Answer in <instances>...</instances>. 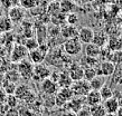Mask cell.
Listing matches in <instances>:
<instances>
[{
	"label": "cell",
	"mask_w": 122,
	"mask_h": 116,
	"mask_svg": "<svg viewBox=\"0 0 122 116\" xmlns=\"http://www.w3.org/2000/svg\"><path fill=\"white\" fill-rule=\"evenodd\" d=\"M17 71L24 80H31L34 77V64L26 58L17 64Z\"/></svg>",
	"instance_id": "2"
},
{
	"label": "cell",
	"mask_w": 122,
	"mask_h": 116,
	"mask_svg": "<svg viewBox=\"0 0 122 116\" xmlns=\"http://www.w3.org/2000/svg\"><path fill=\"white\" fill-rule=\"evenodd\" d=\"M26 9H24L20 6H12L8 10V18L10 19L12 23H21L26 16Z\"/></svg>",
	"instance_id": "6"
},
{
	"label": "cell",
	"mask_w": 122,
	"mask_h": 116,
	"mask_svg": "<svg viewBox=\"0 0 122 116\" xmlns=\"http://www.w3.org/2000/svg\"><path fill=\"white\" fill-rule=\"evenodd\" d=\"M57 94L59 96H62L66 102H70L72 98L74 97V93H73V90H72L71 87L70 88H59Z\"/></svg>",
	"instance_id": "30"
},
{
	"label": "cell",
	"mask_w": 122,
	"mask_h": 116,
	"mask_svg": "<svg viewBox=\"0 0 122 116\" xmlns=\"http://www.w3.org/2000/svg\"><path fill=\"white\" fill-rule=\"evenodd\" d=\"M16 83H12V82H9L7 79H4L2 83H1V87L4 88V90L6 92L7 95H12L15 93V89H16Z\"/></svg>",
	"instance_id": "27"
},
{
	"label": "cell",
	"mask_w": 122,
	"mask_h": 116,
	"mask_svg": "<svg viewBox=\"0 0 122 116\" xmlns=\"http://www.w3.org/2000/svg\"><path fill=\"white\" fill-rule=\"evenodd\" d=\"M5 79H7L9 82H12V83H17L20 79V76H19L18 71L17 70H9L6 73L5 75Z\"/></svg>",
	"instance_id": "35"
},
{
	"label": "cell",
	"mask_w": 122,
	"mask_h": 116,
	"mask_svg": "<svg viewBox=\"0 0 122 116\" xmlns=\"http://www.w3.org/2000/svg\"><path fill=\"white\" fill-rule=\"evenodd\" d=\"M78 28L73 25H64L61 27V37L64 40L66 39H72V38H77Z\"/></svg>",
	"instance_id": "12"
},
{
	"label": "cell",
	"mask_w": 122,
	"mask_h": 116,
	"mask_svg": "<svg viewBox=\"0 0 122 116\" xmlns=\"http://www.w3.org/2000/svg\"><path fill=\"white\" fill-rule=\"evenodd\" d=\"M62 116H63V115H62Z\"/></svg>",
	"instance_id": "46"
},
{
	"label": "cell",
	"mask_w": 122,
	"mask_h": 116,
	"mask_svg": "<svg viewBox=\"0 0 122 116\" xmlns=\"http://www.w3.org/2000/svg\"><path fill=\"white\" fill-rule=\"evenodd\" d=\"M76 116H92L91 113H90V109L87 106H84L82 109H80L77 113H76Z\"/></svg>",
	"instance_id": "38"
},
{
	"label": "cell",
	"mask_w": 122,
	"mask_h": 116,
	"mask_svg": "<svg viewBox=\"0 0 122 116\" xmlns=\"http://www.w3.org/2000/svg\"><path fill=\"white\" fill-rule=\"evenodd\" d=\"M71 88L74 93V96H81V97H85L86 94L91 90L90 83L85 79H80V80L73 82Z\"/></svg>",
	"instance_id": "5"
},
{
	"label": "cell",
	"mask_w": 122,
	"mask_h": 116,
	"mask_svg": "<svg viewBox=\"0 0 122 116\" xmlns=\"http://www.w3.org/2000/svg\"><path fill=\"white\" fill-rule=\"evenodd\" d=\"M107 39H109V36H107V32H104V31H102V30H99V31L94 32L92 42L94 44V45L99 46L100 48H104V47L107 46Z\"/></svg>",
	"instance_id": "18"
},
{
	"label": "cell",
	"mask_w": 122,
	"mask_h": 116,
	"mask_svg": "<svg viewBox=\"0 0 122 116\" xmlns=\"http://www.w3.org/2000/svg\"><path fill=\"white\" fill-rule=\"evenodd\" d=\"M78 2H81V4H86V2H89L91 0H77Z\"/></svg>",
	"instance_id": "43"
},
{
	"label": "cell",
	"mask_w": 122,
	"mask_h": 116,
	"mask_svg": "<svg viewBox=\"0 0 122 116\" xmlns=\"http://www.w3.org/2000/svg\"><path fill=\"white\" fill-rule=\"evenodd\" d=\"M4 116H19L17 108H8Z\"/></svg>",
	"instance_id": "39"
},
{
	"label": "cell",
	"mask_w": 122,
	"mask_h": 116,
	"mask_svg": "<svg viewBox=\"0 0 122 116\" xmlns=\"http://www.w3.org/2000/svg\"><path fill=\"white\" fill-rule=\"evenodd\" d=\"M6 98H7V94H6V92L4 90V88H2L1 85H0V104H5Z\"/></svg>",
	"instance_id": "40"
},
{
	"label": "cell",
	"mask_w": 122,
	"mask_h": 116,
	"mask_svg": "<svg viewBox=\"0 0 122 116\" xmlns=\"http://www.w3.org/2000/svg\"><path fill=\"white\" fill-rule=\"evenodd\" d=\"M115 115L117 116H122V106H119L118 111L115 112Z\"/></svg>",
	"instance_id": "42"
},
{
	"label": "cell",
	"mask_w": 122,
	"mask_h": 116,
	"mask_svg": "<svg viewBox=\"0 0 122 116\" xmlns=\"http://www.w3.org/2000/svg\"><path fill=\"white\" fill-rule=\"evenodd\" d=\"M59 7H61V11L67 15V14L74 11L76 5L73 0H62V1H59Z\"/></svg>",
	"instance_id": "23"
},
{
	"label": "cell",
	"mask_w": 122,
	"mask_h": 116,
	"mask_svg": "<svg viewBox=\"0 0 122 116\" xmlns=\"http://www.w3.org/2000/svg\"><path fill=\"white\" fill-rule=\"evenodd\" d=\"M85 99V105L86 106H93V105H97V104H101L102 103V98H101V95H100V92L99 90H94V89H91L89 93L86 94V96L84 97Z\"/></svg>",
	"instance_id": "15"
},
{
	"label": "cell",
	"mask_w": 122,
	"mask_h": 116,
	"mask_svg": "<svg viewBox=\"0 0 122 116\" xmlns=\"http://www.w3.org/2000/svg\"><path fill=\"white\" fill-rule=\"evenodd\" d=\"M51 23H52V25L57 27L64 26L66 23V14L59 11L57 14H55V15H53L51 17Z\"/></svg>",
	"instance_id": "22"
},
{
	"label": "cell",
	"mask_w": 122,
	"mask_h": 116,
	"mask_svg": "<svg viewBox=\"0 0 122 116\" xmlns=\"http://www.w3.org/2000/svg\"><path fill=\"white\" fill-rule=\"evenodd\" d=\"M119 106H120L119 102L114 96H112L111 98H107V99L103 101V107L105 109L107 114H115V112L119 108Z\"/></svg>",
	"instance_id": "17"
},
{
	"label": "cell",
	"mask_w": 122,
	"mask_h": 116,
	"mask_svg": "<svg viewBox=\"0 0 122 116\" xmlns=\"http://www.w3.org/2000/svg\"><path fill=\"white\" fill-rule=\"evenodd\" d=\"M31 92H33V89H31L27 84H20V85H17V86H16L14 95L17 97V99H18L19 102H24L28 97V95H29Z\"/></svg>",
	"instance_id": "13"
},
{
	"label": "cell",
	"mask_w": 122,
	"mask_h": 116,
	"mask_svg": "<svg viewBox=\"0 0 122 116\" xmlns=\"http://www.w3.org/2000/svg\"><path fill=\"white\" fill-rule=\"evenodd\" d=\"M14 23L10 19L8 18V16H2L0 17V31L1 32H8L12 29Z\"/></svg>",
	"instance_id": "24"
},
{
	"label": "cell",
	"mask_w": 122,
	"mask_h": 116,
	"mask_svg": "<svg viewBox=\"0 0 122 116\" xmlns=\"http://www.w3.org/2000/svg\"><path fill=\"white\" fill-rule=\"evenodd\" d=\"M18 109V114L19 116H34L33 111L28 107V106H20V107H17Z\"/></svg>",
	"instance_id": "36"
},
{
	"label": "cell",
	"mask_w": 122,
	"mask_h": 116,
	"mask_svg": "<svg viewBox=\"0 0 122 116\" xmlns=\"http://www.w3.org/2000/svg\"><path fill=\"white\" fill-rule=\"evenodd\" d=\"M105 116H117V115H115V114H107Z\"/></svg>",
	"instance_id": "44"
},
{
	"label": "cell",
	"mask_w": 122,
	"mask_h": 116,
	"mask_svg": "<svg viewBox=\"0 0 122 116\" xmlns=\"http://www.w3.org/2000/svg\"><path fill=\"white\" fill-rule=\"evenodd\" d=\"M83 63L80 64L82 67H93L95 68L97 65L100 64V60L99 58H94V57H89V56H84L83 57Z\"/></svg>",
	"instance_id": "26"
},
{
	"label": "cell",
	"mask_w": 122,
	"mask_h": 116,
	"mask_svg": "<svg viewBox=\"0 0 122 116\" xmlns=\"http://www.w3.org/2000/svg\"><path fill=\"white\" fill-rule=\"evenodd\" d=\"M28 54H29V51L27 50V48L25 46L20 45V44H16V45L14 46V48H12L11 54H10L11 63L18 64L19 61L26 59L27 57H28Z\"/></svg>",
	"instance_id": "4"
},
{
	"label": "cell",
	"mask_w": 122,
	"mask_h": 116,
	"mask_svg": "<svg viewBox=\"0 0 122 116\" xmlns=\"http://www.w3.org/2000/svg\"><path fill=\"white\" fill-rule=\"evenodd\" d=\"M46 45H47V44H41L37 49H34V50L29 51V54H28L29 60L34 65L44 63L46 54L48 52V47Z\"/></svg>",
	"instance_id": "3"
},
{
	"label": "cell",
	"mask_w": 122,
	"mask_h": 116,
	"mask_svg": "<svg viewBox=\"0 0 122 116\" xmlns=\"http://www.w3.org/2000/svg\"><path fill=\"white\" fill-rule=\"evenodd\" d=\"M89 107V106H87ZM90 113L92 116H105L107 115V112L103 107V104H97V105H93V106H90L89 107Z\"/></svg>",
	"instance_id": "25"
},
{
	"label": "cell",
	"mask_w": 122,
	"mask_h": 116,
	"mask_svg": "<svg viewBox=\"0 0 122 116\" xmlns=\"http://www.w3.org/2000/svg\"><path fill=\"white\" fill-rule=\"evenodd\" d=\"M20 7L24 9H30L33 10L34 8L37 7V0H19Z\"/></svg>",
	"instance_id": "34"
},
{
	"label": "cell",
	"mask_w": 122,
	"mask_h": 116,
	"mask_svg": "<svg viewBox=\"0 0 122 116\" xmlns=\"http://www.w3.org/2000/svg\"><path fill=\"white\" fill-rule=\"evenodd\" d=\"M41 89L45 95H47V96H54L58 92L59 88L54 80H52L51 78H45L41 83Z\"/></svg>",
	"instance_id": "9"
},
{
	"label": "cell",
	"mask_w": 122,
	"mask_h": 116,
	"mask_svg": "<svg viewBox=\"0 0 122 116\" xmlns=\"http://www.w3.org/2000/svg\"><path fill=\"white\" fill-rule=\"evenodd\" d=\"M24 46L27 48L28 51H31V50L37 49L38 47H39V42H38V40L35 37L26 38V40H25V42H24Z\"/></svg>",
	"instance_id": "29"
},
{
	"label": "cell",
	"mask_w": 122,
	"mask_h": 116,
	"mask_svg": "<svg viewBox=\"0 0 122 116\" xmlns=\"http://www.w3.org/2000/svg\"><path fill=\"white\" fill-rule=\"evenodd\" d=\"M61 11V7H59V1H52L51 4L47 6V11L46 14L52 17L53 15H55L57 12Z\"/></svg>",
	"instance_id": "32"
},
{
	"label": "cell",
	"mask_w": 122,
	"mask_h": 116,
	"mask_svg": "<svg viewBox=\"0 0 122 116\" xmlns=\"http://www.w3.org/2000/svg\"><path fill=\"white\" fill-rule=\"evenodd\" d=\"M89 83H90V87H91V89L100 90L101 88L107 84V80H105V77H104V76L96 75L95 77H94L93 79H91Z\"/></svg>",
	"instance_id": "21"
},
{
	"label": "cell",
	"mask_w": 122,
	"mask_h": 116,
	"mask_svg": "<svg viewBox=\"0 0 122 116\" xmlns=\"http://www.w3.org/2000/svg\"><path fill=\"white\" fill-rule=\"evenodd\" d=\"M56 84H57L58 88H70L73 84V80L68 76L67 71H59Z\"/></svg>",
	"instance_id": "16"
},
{
	"label": "cell",
	"mask_w": 122,
	"mask_h": 116,
	"mask_svg": "<svg viewBox=\"0 0 122 116\" xmlns=\"http://www.w3.org/2000/svg\"><path fill=\"white\" fill-rule=\"evenodd\" d=\"M1 2H2V0H0V6H1Z\"/></svg>",
	"instance_id": "45"
},
{
	"label": "cell",
	"mask_w": 122,
	"mask_h": 116,
	"mask_svg": "<svg viewBox=\"0 0 122 116\" xmlns=\"http://www.w3.org/2000/svg\"><path fill=\"white\" fill-rule=\"evenodd\" d=\"M114 68H115L114 63H112L110 60H101L100 64L95 67L96 75L104 76V77L112 76V74L114 73Z\"/></svg>",
	"instance_id": "7"
},
{
	"label": "cell",
	"mask_w": 122,
	"mask_h": 116,
	"mask_svg": "<svg viewBox=\"0 0 122 116\" xmlns=\"http://www.w3.org/2000/svg\"><path fill=\"white\" fill-rule=\"evenodd\" d=\"M66 23H67V25H73V26H75V25L78 23L77 15H76V14H74V12L67 14V15H66Z\"/></svg>",
	"instance_id": "37"
},
{
	"label": "cell",
	"mask_w": 122,
	"mask_h": 116,
	"mask_svg": "<svg viewBox=\"0 0 122 116\" xmlns=\"http://www.w3.org/2000/svg\"><path fill=\"white\" fill-rule=\"evenodd\" d=\"M52 74V70L49 69L47 65L45 64H36L34 65V77L33 79H38L43 80L45 78H49V76Z\"/></svg>",
	"instance_id": "8"
},
{
	"label": "cell",
	"mask_w": 122,
	"mask_h": 116,
	"mask_svg": "<svg viewBox=\"0 0 122 116\" xmlns=\"http://www.w3.org/2000/svg\"><path fill=\"white\" fill-rule=\"evenodd\" d=\"M66 106L68 107V111H72V112H74L75 114L82 109L85 105V99L84 97H81V96H74V97L72 98L70 102H67Z\"/></svg>",
	"instance_id": "14"
},
{
	"label": "cell",
	"mask_w": 122,
	"mask_h": 116,
	"mask_svg": "<svg viewBox=\"0 0 122 116\" xmlns=\"http://www.w3.org/2000/svg\"><path fill=\"white\" fill-rule=\"evenodd\" d=\"M63 116H76V114H75L74 112H72V111H67Z\"/></svg>",
	"instance_id": "41"
},
{
	"label": "cell",
	"mask_w": 122,
	"mask_h": 116,
	"mask_svg": "<svg viewBox=\"0 0 122 116\" xmlns=\"http://www.w3.org/2000/svg\"><path fill=\"white\" fill-rule=\"evenodd\" d=\"M93 36H94V31L90 27H86V26L81 27L77 31V39L81 41L82 44H84V45L92 42Z\"/></svg>",
	"instance_id": "11"
},
{
	"label": "cell",
	"mask_w": 122,
	"mask_h": 116,
	"mask_svg": "<svg viewBox=\"0 0 122 116\" xmlns=\"http://www.w3.org/2000/svg\"><path fill=\"white\" fill-rule=\"evenodd\" d=\"M99 92H100L102 101H105V99H107V98H111L112 96H114V92H113V89H112L109 85H107V84H105Z\"/></svg>",
	"instance_id": "28"
},
{
	"label": "cell",
	"mask_w": 122,
	"mask_h": 116,
	"mask_svg": "<svg viewBox=\"0 0 122 116\" xmlns=\"http://www.w3.org/2000/svg\"><path fill=\"white\" fill-rule=\"evenodd\" d=\"M67 74L73 82L83 79V67L77 63H71L67 67Z\"/></svg>",
	"instance_id": "10"
},
{
	"label": "cell",
	"mask_w": 122,
	"mask_h": 116,
	"mask_svg": "<svg viewBox=\"0 0 122 116\" xmlns=\"http://www.w3.org/2000/svg\"><path fill=\"white\" fill-rule=\"evenodd\" d=\"M96 76V70L93 67H84L83 68V79L90 82Z\"/></svg>",
	"instance_id": "31"
},
{
	"label": "cell",
	"mask_w": 122,
	"mask_h": 116,
	"mask_svg": "<svg viewBox=\"0 0 122 116\" xmlns=\"http://www.w3.org/2000/svg\"><path fill=\"white\" fill-rule=\"evenodd\" d=\"M101 49L99 46L94 45L93 42H90V44H86L84 48L85 51V56H89V57H94V58H99L101 54Z\"/></svg>",
	"instance_id": "20"
},
{
	"label": "cell",
	"mask_w": 122,
	"mask_h": 116,
	"mask_svg": "<svg viewBox=\"0 0 122 116\" xmlns=\"http://www.w3.org/2000/svg\"><path fill=\"white\" fill-rule=\"evenodd\" d=\"M105 47L110 51H120V50H122V39L117 37V36L109 37Z\"/></svg>",
	"instance_id": "19"
},
{
	"label": "cell",
	"mask_w": 122,
	"mask_h": 116,
	"mask_svg": "<svg viewBox=\"0 0 122 116\" xmlns=\"http://www.w3.org/2000/svg\"><path fill=\"white\" fill-rule=\"evenodd\" d=\"M82 49H83L82 42L78 40L77 38L66 39L63 42V51L70 57L78 56L82 52Z\"/></svg>",
	"instance_id": "1"
},
{
	"label": "cell",
	"mask_w": 122,
	"mask_h": 116,
	"mask_svg": "<svg viewBox=\"0 0 122 116\" xmlns=\"http://www.w3.org/2000/svg\"><path fill=\"white\" fill-rule=\"evenodd\" d=\"M5 104L7 105L9 108H17L19 105V101L17 99V97H16L14 94H12V95H7V98H6Z\"/></svg>",
	"instance_id": "33"
}]
</instances>
